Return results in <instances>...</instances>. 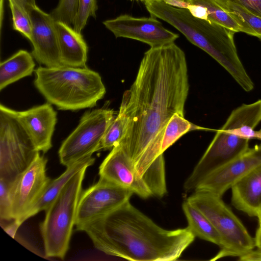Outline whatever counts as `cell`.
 <instances>
[{
	"mask_svg": "<svg viewBox=\"0 0 261 261\" xmlns=\"http://www.w3.org/2000/svg\"><path fill=\"white\" fill-rule=\"evenodd\" d=\"M189 90L186 56L173 42L145 53L135 80L123 93L119 111L129 123L121 143L149 188L165 180L164 129L175 113L184 116Z\"/></svg>",
	"mask_w": 261,
	"mask_h": 261,
	"instance_id": "1",
	"label": "cell"
},
{
	"mask_svg": "<svg viewBox=\"0 0 261 261\" xmlns=\"http://www.w3.org/2000/svg\"><path fill=\"white\" fill-rule=\"evenodd\" d=\"M76 229L86 233L98 250L133 261L176 260L195 238L188 226H159L129 200Z\"/></svg>",
	"mask_w": 261,
	"mask_h": 261,
	"instance_id": "2",
	"label": "cell"
},
{
	"mask_svg": "<svg viewBox=\"0 0 261 261\" xmlns=\"http://www.w3.org/2000/svg\"><path fill=\"white\" fill-rule=\"evenodd\" d=\"M34 72L35 87L47 102L59 110L94 107L106 93L100 74L87 67L39 66Z\"/></svg>",
	"mask_w": 261,
	"mask_h": 261,
	"instance_id": "3",
	"label": "cell"
},
{
	"mask_svg": "<svg viewBox=\"0 0 261 261\" xmlns=\"http://www.w3.org/2000/svg\"><path fill=\"white\" fill-rule=\"evenodd\" d=\"M144 2L151 16L161 19L174 27L223 68L231 66L238 60L234 41L236 32L195 16L187 7L172 5L164 0Z\"/></svg>",
	"mask_w": 261,
	"mask_h": 261,
	"instance_id": "4",
	"label": "cell"
},
{
	"mask_svg": "<svg viewBox=\"0 0 261 261\" xmlns=\"http://www.w3.org/2000/svg\"><path fill=\"white\" fill-rule=\"evenodd\" d=\"M88 168L85 167L72 176L45 210L40 230L47 257L63 259L69 249L83 181Z\"/></svg>",
	"mask_w": 261,
	"mask_h": 261,
	"instance_id": "5",
	"label": "cell"
},
{
	"mask_svg": "<svg viewBox=\"0 0 261 261\" xmlns=\"http://www.w3.org/2000/svg\"><path fill=\"white\" fill-rule=\"evenodd\" d=\"M221 197L194 191L187 199L207 217L221 239L219 251L210 259L213 261L227 256L239 258L255 247L254 238Z\"/></svg>",
	"mask_w": 261,
	"mask_h": 261,
	"instance_id": "6",
	"label": "cell"
},
{
	"mask_svg": "<svg viewBox=\"0 0 261 261\" xmlns=\"http://www.w3.org/2000/svg\"><path fill=\"white\" fill-rule=\"evenodd\" d=\"M39 151L12 112L0 105V178L13 181Z\"/></svg>",
	"mask_w": 261,
	"mask_h": 261,
	"instance_id": "7",
	"label": "cell"
},
{
	"mask_svg": "<svg viewBox=\"0 0 261 261\" xmlns=\"http://www.w3.org/2000/svg\"><path fill=\"white\" fill-rule=\"evenodd\" d=\"M115 112L108 108L88 111L74 130L63 141L59 151L60 163L66 166L92 156L101 150L105 133L115 118Z\"/></svg>",
	"mask_w": 261,
	"mask_h": 261,
	"instance_id": "8",
	"label": "cell"
},
{
	"mask_svg": "<svg viewBox=\"0 0 261 261\" xmlns=\"http://www.w3.org/2000/svg\"><path fill=\"white\" fill-rule=\"evenodd\" d=\"M47 160L39 152L30 166L11 182L10 195L13 219L25 217L51 180L46 174Z\"/></svg>",
	"mask_w": 261,
	"mask_h": 261,
	"instance_id": "9",
	"label": "cell"
},
{
	"mask_svg": "<svg viewBox=\"0 0 261 261\" xmlns=\"http://www.w3.org/2000/svg\"><path fill=\"white\" fill-rule=\"evenodd\" d=\"M130 190L99 177L95 184L82 191L77 205L76 227L94 220L129 200Z\"/></svg>",
	"mask_w": 261,
	"mask_h": 261,
	"instance_id": "10",
	"label": "cell"
},
{
	"mask_svg": "<svg viewBox=\"0 0 261 261\" xmlns=\"http://www.w3.org/2000/svg\"><path fill=\"white\" fill-rule=\"evenodd\" d=\"M105 26L116 38L136 40L155 47L171 43L179 35L165 29L154 17H135L128 14L105 20Z\"/></svg>",
	"mask_w": 261,
	"mask_h": 261,
	"instance_id": "11",
	"label": "cell"
},
{
	"mask_svg": "<svg viewBox=\"0 0 261 261\" xmlns=\"http://www.w3.org/2000/svg\"><path fill=\"white\" fill-rule=\"evenodd\" d=\"M32 25L30 39L33 46L31 53L34 59L45 67L62 66L60 56L58 34L55 20L37 5L28 10Z\"/></svg>",
	"mask_w": 261,
	"mask_h": 261,
	"instance_id": "12",
	"label": "cell"
},
{
	"mask_svg": "<svg viewBox=\"0 0 261 261\" xmlns=\"http://www.w3.org/2000/svg\"><path fill=\"white\" fill-rule=\"evenodd\" d=\"M261 166V143L250 148L226 165L203 178L194 191L222 197L238 180Z\"/></svg>",
	"mask_w": 261,
	"mask_h": 261,
	"instance_id": "13",
	"label": "cell"
},
{
	"mask_svg": "<svg viewBox=\"0 0 261 261\" xmlns=\"http://www.w3.org/2000/svg\"><path fill=\"white\" fill-rule=\"evenodd\" d=\"M99 175L100 178L128 189L142 198L152 196L143 179L137 173L121 143L111 149L101 163Z\"/></svg>",
	"mask_w": 261,
	"mask_h": 261,
	"instance_id": "14",
	"label": "cell"
},
{
	"mask_svg": "<svg viewBox=\"0 0 261 261\" xmlns=\"http://www.w3.org/2000/svg\"><path fill=\"white\" fill-rule=\"evenodd\" d=\"M37 149L47 152L52 147V137L57 122V114L51 105L46 102L25 111L12 110Z\"/></svg>",
	"mask_w": 261,
	"mask_h": 261,
	"instance_id": "15",
	"label": "cell"
},
{
	"mask_svg": "<svg viewBox=\"0 0 261 261\" xmlns=\"http://www.w3.org/2000/svg\"><path fill=\"white\" fill-rule=\"evenodd\" d=\"M232 205L250 217L261 216V166L236 182L231 188Z\"/></svg>",
	"mask_w": 261,
	"mask_h": 261,
	"instance_id": "16",
	"label": "cell"
},
{
	"mask_svg": "<svg viewBox=\"0 0 261 261\" xmlns=\"http://www.w3.org/2000/svg\"><path fill=\"white\" fill-rule=\"evenodd\" d=\"M62 66L86 67L88 47L81 33L71 26L55 21Z\"/></svg>",
	"mask_w": 261,
	"mask_h": 261,
	"instance_id": "17",
	"label": "cell"
},
{
	"mask_svg": "<svg viewBox=\"0 0 261 261\" xmlns=\"http://www.w3.org/2000/svg\"><path fill=\"white\" fill-rule=\"evenodd\" d=\"M92 156L82 159L69 166L58 178L51 179L39 199L25 217L27 220L41 211H45L55 200L67 182L77 172L85 167H90L95 162Z\"/></svg>",
	"mask_w": 261,
	"mask_h": 261,
	"instance_id": "18",
	"label": "cell"
},
{
	"mask_svg": "<svg viewBox=\"0 0 261 261\" xmlns=\"http://www.w3.org/2000/svg\"><path fill=\"white\" fill-rule=\"evenodd\" d=\"M35 63L31 53L21 49L0 64V90L8 85L31 75Z\"/></svg>",
	"mask_w": 261,
	"mask_h": 261,
	"instance_id": "19",
	"label": "cell"
},
{
	"mask_svg": "<svg viewBox=\"0 0 261 261\" xmlns=\"http://www.w3.org/2000/svg\"><path fill=\"white\" fill-rule=\"evenodd\" d=\"M182 208L187 219L188 226L195 236L220 247L221 239L207 217L187 200L182 203Z\"/></svg>",
	"mask_w": 261,
	"mask_h": 261,
	"instance_id": "20",
	"label": "cell"
},
{
	"mask_svg": "<svg viewBox=\"0 0 261 261\" xmlns=\"http://www.w3.org/2000/svg\"><path fill=\"white\" fill-rule=\"evenodd\" d=\"M217 2L239 25L241 32L256 37L261 41V17L231 2Z\"/></svg>",
	"mask_w": 261,
	"mask_h": 261,
	"instance_id": "21",
	"label": "cell"
},
{
	"mask_svg": "<svg viewBox=\"0 0 261 261\" xmlns=\"http://www.w3.org/2000/svg\"><path fill=\"white\" fill-rule=\"evenodd\" d=\"M194 129L215 130L199 127L193 124L178 113L169 119L164 129L161 145V153L172 146L179 138Z\"/></svg>",
	"mask_w": 261,
	"mask_h": 261,
	"instance_id": "22",
	"label": "cell"
},
{
	"mask_svg": "<svg viewBox=\"0 0 261 261\" xmlns=\"http://www.w3.org/2000/svg\"><path fill=\"white\" fill-rule=\"evenodd\" d=\"M187 4L203 7L206 20L223 25L236 33L241 31V27L234 19L215 0H189Z\"/></svg>",
	"mask_w": 261,
	"mask_h": 261,
	"instance_id": "23",
	"label": "cell"
},
{
	"mask_svg": "<svg viewBox=\"0 0 261 261\" xmlns=\"http://www.w3.org/2000/svg\"><path fill=\"white\" fill-rule=\"evenodd\" d=\"M129 119L122 112L119 111L118 115L114 118L108 126L103 137L101 150L112 149L120 144L127 131Z\"/></svg>",
	"mask_w": 261,
	"mask_h": 261,
	"instance_id": "24",
	"label": "cell"
},
{
	"mask_svg": "<svg viewBox=\"0 0 261 261\" xmlns=\"http://www.w3.org/2000/svg\"><path fill=\"white\" fill-rule=\"evenodd\" d=\"M9 2L12 16L13 29L30 40L32 34V25L29 14L14 0H9Z\"/></svg>",
	"mask_w": 261,
	"mask_h": 261,
	"instance_id": "25",
	"label": "cell"
},
{
	"mask_svg": "<svg viewBox=\"0 0 261 261\" xmlns=\"http://www.w3.org/2000/svg\"><path fill=\"white\" fill-rule=\"evenodd\" d=\"M97 6L96 0H79L76 14L73 19V29L81 33L90 16L96 17Z\"/></svg>",
	"mask_w": 261,
	"mask_h": 261,
	"instance_id": "26",
	"label": "cell"
},
{
	"mask_svg": "<svg viewBox=\"0 0 261 261\" xmlns=\"http://www.w3.org/2000/svg\"><path fill=\"white\" fill-rule=\"evenodd\" d=\"M78 2L79 0H60L50 14L56 21L71 26L76 14Z\"/></svg>",
	"mask_w": 261,
	"mask_h": 261,
	"instance_id": "27",
	"label": "cell"
},
{
	"mask_svg": "<svg viewBox=\"0 0 261 261\" xmlns=\"http://www.w3.org/2000/svg\"><path fill=\"white\" fill-rule=\"evenodd\" d=\"M11 182L0 178V218L1 221L13 220L10 187Z\"/></svg>",
	"mask_w": 261,
	"mask_h": 261,
	"instance_id": "28",
	"label": "cell"
},
{
	"mask_svg": "<svg viewBox=\"0 0 261 261\" xmlns=\"http://www.w3.org/2000/svg\"><path fill=\"white\" fill-rule=\"evenodd\" d=\"M216 2L227 1L237 4L252 13L261 17V0H215Z\"/></svg>",
	"mask_w": 261,
	"mask_h": 261,
	"instance_id": "29",
	"label": "cell"
},
{
	"mask_svg": "<svg viewBox=\"0 0 261 261\" xmlns=\"http://www.w3.org/2000/svg\"><path fill=\"white\" fill-rule=\"evenodd\" d=\"M23 223V222L21 219H13L11 223L7 225H2L1 226L9 236L13 238H15L17 230Z\"/></svg>",
	"mask_w": 261,
	"mask_h": 261,
	"instance_id": "30",
	"label": "cell"
},
{
	"mask_svg": "<svg viewBox=\"0 0 261 261\" xmlns=\"http://www.w3.org/2000/svg\"><path fill=\"white\" fill-rule=\"evenodd\" d=\"M23 10L28 13L29 9L36 5L35 0H14Z\"/></svg>",
	"mask_w": 261,
	"mask_h": 261,
	"instance_id": "31",
	"label": "cell"
},
{
	"mask_svg": "<svg viewBox=\"0 0 261 261\" xmlns=\"http://www.w3.org/2000/svg\"><path fill=\"white\" fill-rule=\"evenodd\" d=\"M258 219V226L254 238L255 247L261 250V218Z\"/></svg>",
	"mask_w": 261,
	"mask_h": 261,
	"instance_id": "32",
	"label": "cell"
},
{
	"mask_svg": "<svg viewBox=\"0 0 261 261\" xmlns=\"http://www.w3.org/2000/svg\"><path fill=\"white\" fill-rule=\"evenodd\" d=\"M4 0H1L0 16H1V28L2 29V21L4 16Z\"/></svg>",
	"mask_w": 261,
	"mask_h": 261,
	"instance_id": "33",
	"label": "cell"
},
{
	"mask_svg": "<svg viewBox=\"0 0 261 261\" xmlns=\"http://www.w3.org/2000/svg\"><path fill=\"white\" fill-rule=\"evenodd\" d=\"M145 1H146V0H145ZM164 1H166V2H168V1H176V2H178L179 3H184V4H186V3H185L183 2V1H182V0H164Z\"/></svg>",
	"mask_w": 261,
	"mask_h": 261,
	"instance_id": "34",
	"label": "cell"
},
{
	"mask_svg": "<svg viewBox=\"0 0 261 261\" xmlns=\"http://www.w3.org/2000/svg\"><path fill=\"white\" fill-rule=\"evenodd\" d=\"M260 136V140L261 141V129L258 130Z\"/></svg>",
	"mask_w": 261,
	"mask_h": 261,
	"instance_id": "35",
	"label": "cell"
},
{
	"mask_svg": "<svg viewBox=\"0 0 261 261\" xmlns=\"http://www.w3.org/2000/svg\"><path fill=\"white\" fill-rule=\"evenodd\" d=\"M182 1H183V2H184L185 3H186V4H187L189 0H182Z\"/></svg>",
	"mask_w": 261,
	"mask_h": 261,
	"instance_id": "36",
	"label": "cell"
},
{
	"mask_svg": "<svg viewBox=\"0 0 261 261\" xmlns=\"http://www.w3.org/2000/svg\"><path fill=\"white\" fill-rule=\"evenodd\" d=\"M140 1H144L145 0H140Z\"/></svg>",
	"mask_w": 261,
	"mask_h": 261,
	"instance_id": "37",
	"label": "cell"
},
{
	"mask_svg": "<svg viewBox=\"0 0 261 261\" xmlns=\"http://www.w3.org/2000/svg\"><path fill=\"white\" fill-rule=\"evenodd\" d=\"M260 218H261V216H260ZM258 219H259V218H258Z\"/></svg>",
	"mask_w": 261,
	"mask_h": 261,
	"instance_id": "38",
	"label": "cell"
}]
</instances>
